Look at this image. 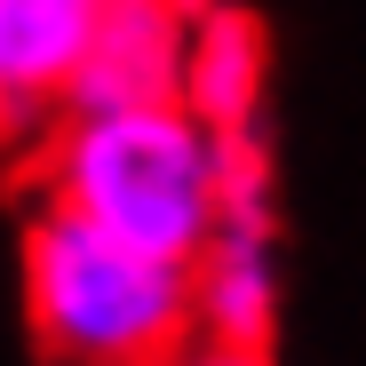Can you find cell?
I'll use <instances>...</instances> for the list:
<instances>
[{
	"instance_id": "6da1fadb",
	"label": "cell",
	"mask_w": 366,
	"mask_h": 366,
	"mask_svg": "<svg viewBox=\"0 0 366 366\" xmlns=\"http://www.w3.org/2000/svg\"><path fill=\"white\" fill-rule=\"evenodd\" d=\"M24 311L64 366H167L192 327V263L48 199L24 239Z\"/></svg>"
},
{
	"instance_id": "7a4b0ae2",
	"label": "cell",
	"mask_w": 366,
	"mask_h": 366,
	"mask_svg": "<svg viewBox=\"0 0 366 366\" xmlns=\"http://www.w3.org/2000/svg\"><path fill=\"white\" fill-rule=\"evenodd\" d=\"M48 192L152 255L192 263L215 231V128L183 104H112L72 112L48 152Z\"/></svg>"
},
{
	"instance_id": "3957f363",
	"label": "cell",
	"mask_w": 366,
	"mask_h": 366,
	"mask_svg": "<svg viewBox=\"0 0 366 366\" xmlns=\"http://www.w3.org/2000/svg\"><path fill=\"white\" fill-rule=\"evenodd\" d=\"M199 0H96L88 48L72 64L64 104L112 112V104H175L183 88V40Z\"/></svg>"
},
{
	"instance_id": "277c9868",
	"label": "cell",
	"mask_w": 366,
	"mask_h": 366,
	"mask_svg": "<svg viewBox=\"0 0 366 366\" xmlns=\"http://www.w3.org/2000/svg\"><path fill=\"white\" fill-rule=\"evenodd\" d=\"M88 24L96 0H0V144L24 136L48 104H64Z\"/></svg>"
},
{
	"instance_id": "5b68a950",
	"label": "cell",
	"mask_w": 366,
	"mask_h": 366,
	"mask_svg": "<svg viewBox=\"0 0 366 366\" xmlns=\"http://www.w3.org/2000/svg\"><path fill=\"white\" fill-rule=\"evenodd\" d=\"M175 104L192 112L199 128H255V104H263V32L239 9H192Z\"/></svg>"
},
{
	"instance_id": "8992f818",
	"label": "cell",
	"mask_w": 366,
	"mask_h": 366,
	"mask_svg": "<svg viewBox=\"0 0 366 366\" xmlns=\"http://www.w3.org/2000/svg\"><path fill=\"white\" fill-rule=\"evenodd\" d=\"M279 311L271 279V231H207V247L192 255V319H207L215 342L263 350Z\"/></svg>"
},
{
	"instance_id": "52a82bcc",
	"label": "cell",
	"mask_w": 366,
	"mask_h": 366,
	"mask_svg": "<svg viewBox=\"0 0 366 366\" xmlns=\"http://www.w3.org/2000/svg\"><path fill=\"white\" fill-rule=\"evenodd\" d=\"M215 231H271V167L255 128H215Z\"/></svg>"
},
{
	"instance_id": "ba28073f",
	"label": "cell",
	"mask_w": 366,
	"mask_h": 366,
	"mask_svg": "<svg viewBox=\"0 0 366 366\" xmlns=\"http://www.w3.org/2000/svg\"><path fill=\"white\" fill-rule=\"evenodd\" d=\"M175 366H271L263 350H239V342H215V350H199V358H175Z\"/></svg>"
}]
</instances>
